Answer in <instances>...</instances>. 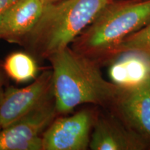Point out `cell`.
<instances>
[{"mask_svg": "<svg viewBox=\"0 0 150 150\" xmlns=\"http://www.w3.org/2000/svg\"><path fill=\"white\" fill-rule=\"evenodd\" d=\"M149 20L150 0L110 1L70 47L98 64L110 62L121 42Z\"/></svg>", "mask_w": 150, "mask_h": 150, "instance_id": "cell-3", "label": "cell"}, {"mask_svg": "<svg viewBox=\"0 0 150 150\" xmlns=\"http://www.w3.org/2000/svg\"><path fill=\"white\" fill-rule=\"evenodd\" d=\"M145 53V52H144ZM146 55H147V58H148V60H149V64H150V52H147V53H145Z\"/></svg>", "mask_w": 150, "mask_h": 150, "instance_id": "cell-15", "label": "cell"}, {"mask_svg": "<svg viewBox=\"0 0 150 150\" xmlns=\"http://www.w3.org/2000/svg\"><path fill=\"white\" fill-rule=\"evenodd\" d=\"M111 1H120V0H110Z\"/></svg>", "mask_w": 150, "mask_h": 150, "instance_id": "cell-17", "label": "cell"}, {"mask_svg": "<svg viewBox=\"0 0 150 150\" xmlns=\"http://www.w3.org/2000/svg\"><path fill=\"white\" fill-rule=\"evenodd\" d=\"M45 5L43 0H17L0 17V39L22 45L40 18Z\"/></svg>", "mask_w": 150, "mask_h": 150, "instance_id": "cell-8", "label": "cell"}, {"mask_svg": "<svg viewBox=\"0 0 150 150\" xmlns=\"http://www.w3.org/2000/svg\"><path fill=\"white\" fill-rule=\"evenodd\" d=\"M45 2V4H50V3H54L57 2V1H61V0H43Z\"/></svg>", "mask_w": 150, "mask_h": 150, "instance_id": "cell-14", "label": "cell"}, {"mask_svg": "<svg viewBox=\"0 0 150 150\" xmlns=\"http://www.w3.org/2000/svg\"><path fill=\"white\" fill-rule=\"evenodd\" d=\"M97 117L93 110L84 109L56 117L42 135V150L87 149Z\"/></svg>", "mask_w": 150, "mask_h": 150, "instance_id": "cell-6", "label": "cell"}, {"mask_svg": "<svg viewBox=\"0 0 150 150\" xmlns=\"http://www.w3.org/2000/svg\"><path fill=\"white\" fill-rule=\"evenodd\" d=\"M1 93H2V91H1V89H0V95H1Z\"/></svg>", "mask_w": 150, "mask_h": 150, "instance_id": "cell-18", "label": "cell"}, {"mask_svg": "<svg viewBox=\"0 0 150 150\" xmlns=\"http://www.w3.org/2000/svg\"><path fill=\"white\" fill-rule=\"evenodd\" d=\"M129 51L150 52V20L141 29L125 38L117 47L115 58L118 54Z\"/></svg>", "mask_w": 150, "mask_h": 150, "instance_id": "cell-12", "label": "cell"}, {"mask_svg": "<svg viewBox=\"0 0 150 150\" xmlns=\"http://www.w3.org/2000/svg\"><path fill=\"white\" fill-rule=\"evenodd\" d=\"M52 97V70L44 71L26 87L8 88L0 97L1 129L9 126Z\"/></svg>", "mask_w": 150, "mask_h": 150, "instance_id": "cell-5", "label": "cell"}, {"mask_svg": "<svg viewBox=\"0 0 150 150\" xmlns=\"http://www.w3.org/2000/svg\"><path fill=\"white\" fill-rule=\"evenodd\" d=\"M1 95H0V97H1ZM1 124H0V130H1Z\"/></svg>", "mask_w": 150, "mask_h": 150, "instance_id": "cell-16", "label": "cell"}, {"mask_svg": "<svg viewBox=\"0 0 150 150\" xmlns=\"http://www.w3.org/2000/svg\"><path fill=\"white\" fill-rule=\"evenodd\" d=\"M110 1L61 0L46 4L40 18L22 45L35 57L48 60L70 47Z\"/></svg>", "mask_w": 150, "mask_h": 150, "instance_id": "cell-2", "label": "cell"}, {"mask_svg": "<svg viewBox=\"0 0 150 150\" xmlns=\"http://www.w3.org/2000/svg\"><path fill=\"white\" fill-rule=\"evenodd\" d=\"M48 61L52 65L53 92L59 115L72 112L84 104H115L122 91L103 77L99 64L71 47Z\"/></svg>", "mask_w": 150, "mask_h": 150, "instance_id": "cell-1", "label": "cell"}, {"mask_svg": "<svg viewBox=\"0 0 150 150\" xmlns=\"http://www.w3.org/2000/svg\"><path fill=\"white\" fill-rule=\"evenodd\" d=\"M17 0H0V17Z\"/></svg>", "mask_w": 150, "mask_h": 150, "instance_id": "cell-13", "label": "cell"}, {"mask_svg": "<svg viewBox=\"0 0 150 150\" xmlns=\"http://www.w3.org/2000/svg\"><path fill=\"white\" fill-rule=\"evenodd\" d=\"M110 63L108 75L111 82L122 90L135 88L150 80V64L144 52H123Z\"/></svg>", "mask_w": 150, "mask_h": 150, "instance_id": "cell-10", "label": "cell"}, {"mask_svg": "<svg viewBox=\"0 0 150 150\" xmlns=\"http://www.w3.org/2000/svg\"><path fill=\"white\" fill-rule=\"evenodd\" d=\"M58 115L54 96L0 130V150H42V135Z\"/></svg>", "mask_w": 150, "mask_h": 150, "instance_id": "cell-4", "label": "cell"}, {"mask_svg": "<svg viewBox=\"0 0 150 150\" xmlns=\"http://www.w3.org/2000/svg\"><path fill=\"white\" fill-rule=\"evenodd\" d=\"M115 104L127 125L150 143V80L122 90Z\"/></svg>", "mask_w": 150, "mask_h": 150, "instance_id": "cell-9", "label": "cell"}, {"mask_svg": "<svg viewBox=\"0 0 150 150\" xmlns=\"http://www.w3.org/2000/svg\"><path fill=\"white\" fill-rule=\"evenodd\" d=\"M4 67L10 77L18 83H24L37 77L38 67L31 54L17 52L5 60Z\"/></svg>", "mask_w": 150, "mask_h": 150, "instance_id": "cell-11", "label": "cell"}, {"mask_svg": "<svg viewBox=\"0 0 150 150\" xmlns=\"http://www.w3.org/2000/svg\"><path fill=\"white\" fill-rule=\"evenodd\" d=\"M149 142L128 125L112 116H97L89 147L93 150H144Z\"/></svg>", "mask_w": 150, "mask_h": 150, "instance_id": "cell-7", "label": "cell"}]
</instances>
